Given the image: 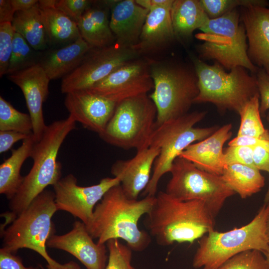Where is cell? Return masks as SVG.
<instances>
[{
    "mask_svg": "<svg viewBox=\"0 0 269 269\" xmlns=\"http://www.w3.org/2000/svg\"><path fill=\"white\" fill-rule=\"evenodd\" d=\"M206 115L205 111H195L155 125L148 146L158 147L160 152L154 163L150 181L142 192L144 196H155L160 178L170 172L174 161L181 153L189 145L204 139L219 129L216 126L194 127Z\"/></svg>",
    "mask_w": 269,
    "mask_h": 269,
    "instance_id": "obj_7",
    "label": "cell"
},
{
    "mask_svg": "<svg viewBox=\"0 0 269 269\" xmlns=\"http://www.w3.org/2000/svg\"><path fill=\"white\" fill-rule=\"evenodd\" d=\"M193 63L199 89L194 103H211L220 111L239 114L245 105L259 94L256 76L250 75L243 67L226 72L217 62L209 65L195 58Z\"/></svg>",
    "mask_w": 269,
    "mask_h": 269,
    "instance_id": "obj_6",
    "label": "cell"
},
{
    "mask_svg": "<svg viewBox=\"0 0 269 269\" xmlns=\"http://www.w3.org/2000/svg\"><path fill=\"white\" fill-rule=\"evenodd\" d=\"M117 104L86 90L68 93L64 100L69 115L76 122L99 135L105 131Z\"/></svg>",
    "mask_w": 269,
    "mask_h": 269,
    "instance_id": "obj_17",
    "label": "cell"
},
{
    "mask_svg": "<svg viewBox=\"0 0 269 269\" xmlns=\"http://www.w3.org/2000/svg\"><path fill=\"white\" fill-rule=\"evenodd\" d=\"M0 269H42L41 267H25L18 256L0 249Z\"/></svg>",
    "mask_w": 269,
    "mask_h": 269,
    "instance_id": "obj_40",
    "label": "cell"
},
{
    "mask_svg": "<svg viewBox=\"0 0 269 269\" xmlns=\"http://www.w3.org/2000/svg\"><path fill=\"white\" fill-rule=\"evenodd\" d=\"M266 233L268 240V243L269 245V214L268 216V218L267 220V223H266Z\"/></svg>",
    "mask_w": 269,
    "mask_h": 269,
    "instance_id": "obj_47",
    "label": "cell"
},
{
    "mask_svg": "<svg viewBox=\"0 0 269 269\" xmlns=\"http://www.w3.org/2000/svg\"><path fill=\"white\" fill-rule=\"evenodd\" d=\"M266 119H267V121L269 123V111L268 112V113L267 114Z\"/></svg>",
    "mask_w": 269,
    "mask_h": 269,
    "instance_id": "obj_50",
    "label": "cell"
},
{
    "mask_svg": "<svg viewBox=\"0 0 269 269\" xmlns=\"http://www.w3.org/2000/svg\"><path fill=\"white\" fill-rule=\"evenodd\" d=\"M11 23L14 31L21 35L35 51L46 47L47 39L38 2L29 9L16 12Z\"/></svg>",
    "mask_w": 269,
    "mask_h": 269,
    "instance_id": "obj_29",
    "label": "cell"
},
{
    "mask_svg": "<svg viewBox=\"0 0 269 269\" xmlns=\"http://www.w3.org/2000/svg\"><path fill=\"white\" fill-rule=\"evenodd\" d=\"M150 71L153 91L149 97L157 110L155 125L188 113L199 93L195 70L150 60Z\"/></svg>",
    "mask_w": 269,
    "mask_h": 269,
    "instance_id": "obj_9",
    "label": "cell"
},
{
    "mask_svg": "<svg viewBox=\"0 0 269 269\" xmlns=\"http://www.w3.org/2000/svg\"><path fill=\"white\" fill-rule=\"evenodd\" d=\"M171 6L149 11L138 43L133 48L141 56L162 51L175 38L170 14Z\"/></svg>",
    "mask_w": 269,
    "mask_h": 269,
    "instance_id": "obj_22",
    "label": "cell"
},
{
    "mask_svg": "<svg viewBox=\"0 0 269 269\" xmlns=\"http://www.w3.org/2000/svg\"><path fill=\"white\" fill-rule=\"evenodd\" d=\"M153 89L150 60L139 58L119 67L86 90L118 104L128 98L147 94Z\"/></svg>",
    "mask_w": 269,
    "mask_h": 269,
    "instance_id": "obj_13",
    "label": "cell"
},
{
    "mask_svg": "<svg viewBox=\"0 0 269 269\" xmlns=\"http://www.w3.org/2000/svg\"><path fill=\"white\" fill-rule=\"evenodd\" d=\"M199 1L211 19L220 17L239 6L245 7L254 5L267 7L269 5L268 1L265 0H199Z\"/></svg>",
    "mask_w": 269,
    "mask_h": 269,
    "instance_id": "obj_33",
    "label": "cell"
},
{
    "mask_svg": "<svg viewBox=\"0 0 269 269\" xmlns=\"http://www.w3.org/2000/svg\"><path fill=\"white\" fill-rule=\"evenodd\" d=\"M240 19L248 40L250 59L269 74V8L254 5L242 7Z\"/></svg>",
    "mask_w": 269,
    "mask_h": 269,
    "instance_id": "obj_19",
    "label": "cell"
},
{
    "mask_svg": "<svg viewBox=\"0 0 269 269\" xmlns=\"http://www.w3.org/2000/svg\"><path fill=\"white\" fill-rule=\"evenodd\" d=\"M108 0L92 1L77 23L81 36L93 48L108 46L116 42L110 25Z\"/></svg>",
    "mask_w": 269,
    "mask_h": 269,
    "instance_id": "obj_23",
    "label": "cell"
},
{
    "mask_svg": "<svg viewBox=\"0 0 269 269\" xmlns=\"http://www.w3.org/2000/svg\"><path fill=\"white\" fill-rule=\"evenodd\" d=\"M32 129L29 114L19 112L0 96V131H12L30 135Z\"/></svg>",
    "mask_w": 269,
    "mask_h": 269,
    "instance_id": "obj_31",
    "label": "cell"
},
{
    "mask_svg": "<svg viewBox=\"0 0 269 269\" xmlns=\"http://www.w3.org/2000/svg\"><path fill=\"white\" fill-rule=\"evenodd\" d=\"M46 246L69 253L87 269H105L107 264L108 257L105 244L95 243L82 221H75L72 230L65 234L51 236Z\"/></svg>",
    "mask_w": 269,
    "mask_h": 269,
    "instance_id": "obj_16",
    "label": "cell"
},
{
    "mask_svg": "<svg viewBox=\"0 0 269 269\" xmlns=\"http://www.w3.org/2000/svg\"><path fill=\"white\" fill-rule=\"evenodd\" d=\"M57 211L54 191L45 189L6 227L1 230L2 248L15 254L18 250H32L47 262V269H81L75 262L61 264L48 254L46 243L55 234L52 218Z\"/></svg>",
    "mask_w": 269,
    "mask_h": 269,
    "instance_id": "obj_4",
    "label": "cell"
},
{
    "mask_svg": "<svg viewBox=\"0 0 269 269\" xmlns=\"http://www.w3.org/2000/svg\"><path fill=\"white\" fill-rule=\"evenodd\" d=\"M106 247L109 256L105 269H136L131 264L133 251L127 245L113 239L106 243Z\"/></svg>",
    "mask_w": 269,
    "mask_h": 269,
    "instance_id": "obj_35",
    "label": "cell"
},
{
    "mask_svg": "<svg viewBox=\"0 0 269 269\" xmlns=\"http://www.w3.org/2000/svg\"><path fill=\"white\" fill-rule=\"evenodd\" d=\"M263 254H264L269 264V251H267V252H264L263 253Z\"/></svg>",
    "mask_w": 269,
    "mask_h": 269,
    "instance_id": "obj_49",
    "label": "cell"
},
{
    "mask_svg": "<svg viewBox=\"0 0 269 269\" xmlns=\"http://www.w3.org/2000/svg\"><path fill=\"white\" fill-rule=\"evenodd\" d=\"M136 3L148 10L165 6H171L174 0H135Z\"/></svg>",
    "mask_w": 269,
    "mask_h": 269,
    "instance_id": "obj_45",
    "label": "cell"
},
{
    "mask_svg": "<svg viewBox=\"0 0 269 269\" xmlns=\"http://www.w3.org/2000/svg\"><path fill=\"white\" fill-rule=\"evenodd\" d=\"M170 14L177 38L191 37L195 30L203 27L210 19L198 0H174Z\"/></svg>",
    "mask_w": 269,
    "mask_h": 269,
    "instance_id": "obj_27",
    "label": "cell"
},
{
    "mask_svg": "<svg viewBox=\"0 0 269 269\" xmlns=\"http://www.w3.org/2000/svg\"><path fill=\"white\" fill-rule=\"evenodd\" d=\"M55 0L38 1L47 42L67 45L81 37L77 23L55 6Z\"/></svg>",
    "mask_w": 269,
    "mask_h": 269,
    "instance_id": "obj_25",
    "label": "cell"
},
{
    "mask_svg": "<svg viewBox=\"0 0 269 269\" xmlns=\"http://www.w3.org/2000/svg\"><path fill=\"white\" fill-rule=\"evenodd\" d=\"M228 145L258 146L269 152V141L253 137L237 135L229 142Z\"/></svg>",
    "mask_w": 269,
    "mask_h": 269,
    "instance_id": "obj_43",
    "label": "cell"
},
{
    "mask_svg": "<svg viewBox=\"0 0 269 269\" xmlns=\"http://www.w3.org/2000/svg\"><path fill=\"white\" fill-rule=\"evenodd\" d=\"M256 77L261 99L260 111L261 115L265 116L269 110V74L263 69L259 68Z\"/></svg>",
    "mask_w": 269,
    "mask_h": 269,
    "instance_id": "obj_39",
    "label": "cell"
},
{
    "mask_svg": "<svg viewBox=\"0 0 269 269\" xmlns=\"http://www.w3.org/2000/svg\"><path fill=\"white\" fill-rule=\"evenodd\" d=\"M218 269H269V264L262 252L249 250L231 257Z\"/></svg>",
    "mask_w": 269,
    "mask_h": 269,
    "instance_id": "obj_34",
    "label": "cell"
},
{
    "mask_svg": "<svg viewBox=\"0 0 269 269\" xmlns=\"http://www.w3.org/2000/svg\"><path fill=\"white\" fill-rule=\"evenodd\" d=\"M232 128L231 123L219 127L208 137L189 145L179 156L202 170L221 176L225 167L223 147L232 135Z\"/></svg>",
    "mask_w": 269,
    "mask_h": 269,
    "instance_id": "obj_21",
    "label": "cell"
},
{
    "mask_svg": "<svg viewBox=\"0 0 269 269\" xmlns=\"http://www.w3.org/2000/svg\"><path fill=\"white\" fill-rule=\"evenodd\" d=\"M253 147V160L254 166L259 170L269 173V152L262 147Z\"/></svg>",
    "mask_w": 269,
    "mask_h": 269,
    "instance_id": "obj_42",
    "label": "cell"
},
{
    "mask_svg": "<svg viewBox=\"0 0 269 269\" xmlns=\"http://www.w3.org/2000/svg\"><path fill=\"white\" fill-rule=\"evenodd\" d=\"M29 135L12 131H0V153L8 151L14 143Z\"/></svg>",
    "mask_w": 269,
    "mask_h": 269,
    "instance_id": "obj_41",
    "label": "cell"
},
{
    "mask_svg": "<svg viewBox=\"0 0 269 269\" xmlns=\"http://www.w3.org/2000/svg\"><path fill=\"white\" fill-rule=\"evenodd\" d=\"M225 183L242 199L259 192L265 185V177L257 168L234 164L226 166L221 175Z\"/></svg>",
    "mask_w": 269,
    "mask_h": 269,
    "instance_id": "obj_28",
    "label": "cell"
},
{
    "mask_svg": "<svg viewBox=\"0 0 269 269\" xmlns=\"http://www.w3.org/2000/svg\"><path fill=\"white\" fill-rule=\"evenodd\" d=\"M10 1L15 12L29 9L38 2L37 0H10Z\"/></svg>",
    "mask_w": 269,
    "mask_h": 269,
    "instance_id": "obj_46",
    "label": "cell"
},
{
    "mask_svg": "<svg viewBox=\"0 0 269 269\" xmlns=\"http://www.w3.org/2000/svg\"><path fill=\"white\" fill-rule=\"evenodd\" d=\"M260 95L252 98L239 114L241 123L238 136H246L269 141V131L265 128L260 111Z\"/></svg>",
    "mask_w": 269,
    "mask_h": 269,
    "instance_id": "obj_30",
    "label": "cell"
},
{
    "mask_svg": "<svg viewBox=\"0 0 269 269\" xmlns=\"http://www.w3.org/2000/svg\"><path fill=\"white\" fill-rule=\"evenodd\" d=\"M224 161L225 167L234 164H241L256 167L253 160L252 146H229L224 151Z\"/></svg>",
    "mask_w": 269,
    "mask_h": 269,
    "instance_id": "obj_37",
    "label": "cell"
},
{
    "mask_svg": "<svg viewBox=\"0 0 269 269\" xmlns=\"http://www.w3.org/2000/svg\"><path fill=\"white\" fill-rule=\"evenodd\" d=\"M119 184L117 177H105L97 184L81 186L76 177L68 174L53 186L57 211L67 212L86 225L105 194Z\"/></svg>",
    "mask_w": 269,
    "mask_h": 269,
    "instance_id": "obj_14",
    "label": "cell"
},
{
    "mask_svg": "<svg viewBox=\"0 0 269 269\" xmlns=\"http://www.w3.org/2000/svg\"><path fill=\"white\" fill-rule=\"evenodd\" d=\"M144 224L157 244H192L214 229L215 218L201 200L181 201L165 191L155 195Z\"/></svg>",
    "mask_w": 269,
    "mask_h": 269,
    "instance_id": "obj_2",
    "label": "cell"
},
{
    "mask_svg": "<svg viewBox=\"0 0 269 269\" xmlns=\"http://www.w3.org/2000/svg\"><path fill=\"white\" fill-rule=\"evenodd\" d=\"M269 203L260 209L247 224L226 232L210 231L198 240L192 266L195 269H218L234 256L246 250L269 251L266 223Z\"/></svg>",
    "mask_w": 269,
    "mask_h": 269,
    "instance_id": "obj_5",
    "label": "cell"
},
{
    "mask_svg": "<svg viewBox=\"0 0 269 269\" xmlns=\"http://www.w3.org/2000/svg\"><path fill=\"white\" fill-rule=\"evenodd\" d=\"M140 57L134 48L116 42L106 47L93 48L72 72L63 78L61 91L66 94L87 90L119 67Z\"/></svg>",
    "mask_w": 269,
    "mask_h": 269,
    "instance_id": "obj_12",
    "label": "cell"
},
{
    "mask_svg": "<svg viewBox=\"0 0 269 269\" xmlns=\"http://www.w3.org/2000/svg\"><path fill=\"white\" fill-rule=\"evenodd\" d=\"M76 123L70 115L54 121L47 126L41 139L34 142L30 156L32 166L9 201L7 222H12L48 186H53L62 178V164L57 159L58 152L67 135L75 129Z\"/></svg>",
    "mask_w": 269,
    "mask_h": 269,
    "instance_id": "obj_3",
    "label": "cell"
},
{
    "mask_svg": "<svg viewBox=\"0 0 269 269\" xmlns=\"http://www.w3.org/2000/svg\"><path fill=\"white\" fill-rule=\"evenodd\" d=\"M159 152L158 147L149 146L136 151L133 158L118 160L112 165L111 172L120 180L121 187L129 198L137 199L145 189Z\"/></svg>",
    "mask_w": 269,
    "mask_h": 269,
    "instance_id": "obj_18",
    "label": "cell"
},
{
    "mask_svg": "<svg viewBox=\"0 0 269 269\" xmlns=\"http://www.w3.org/2000/svg\"><path fill=\"white\" fill-rule=\"evenodd\" d=\"M170 173L165 192L181 201H202L215 218L227 199L236 193L221 176L202 170L181 157L175 159Z\"/></svg>",
    "mask_w": 269,
    "mask_h": 269,
    "instance_id": "obj_11",
    "label": "cell"
},
{
    "mask_svg": "<svg viewBox=\"0 0 269 269\" xmlns=\"http://www.w3.org/2000/svg\"><path fill=\"white\" fill-rule=\"evenodd\" d=\"M41 268H42V269H44L43 268V267H41Z\"/></svg>",
    "mask_w": 269,
    "mask_h": 269,
    "instance_id": "obj_51",
    "label": "cell"
},
{
    "mask_svg": "<svg viewBox=\"0 0 269 269\" xmlns=\"http://www.w3.org/2000/svg\"><path fill=\"white\" fill-rule=\"evenodd\" d=\"M34 140L31 134L22 140L21 145L11 150V155L0 165V193L10 200L20 187L24 177L20 174L21 168L30 157Z\"/></svg>",
    "mask_w": 269,
    "mask_h": 269,
    "instance_id": "obj_26",
    "label": "cell"
},
{
    "mask_svg": "<svg viewBox=\"0 0 269 269\" xmlns=\"http://www.w3.org/2000/svg\"><path fill=\"white\" fill-rule=\"evenodd\" d=\"M264 203L265 204L269 203V188L268 189L267 192L265 196Z\"/></svg>",
    "mask_w": 269,
    "mask_h": 269,
    "instance_id": "obj_48",
    "label": "cell"
},
{
    "mask_svg": "<svg viewBox=\"0 0 269 269\" xmlns=\"http://www.w3.org/2000/svg\"><path fill=\"white\" fill-rule=\"evenodd\" d=\"M33 50L21 35L15 32L6 74L14 73L37 64Z\"/></svg>",
    "mask_w": 269,
    "mask_h": 269,
    "instance_id": "obj_32",
    "label": "cell"
},
{
    "mask_svg": "<svg viewBox=\"0 0 269 269\" xmlns=\"http://www.w3.org/2000/svg\"><path fill=\"white\" fill-rule=\"evenodd\" d=\"M15 13L10 0H0V23L12 22Z\"/></svg>",
    "mask_w": 269,
    "mask_h": 269,
    "instance_id": "obj_44",
    "label": "cell"
},
{
    "mask_svg": "<svg viewBox=\"0 0 269 269\" xmlns=\"http://www.w3.org/2000/svg\"><path fill=\"white\" fill-rule=\"evenodd\" d=\"M92 48L81 36L67 45L49 51L38 63L50 80L64 78L80 64Z\"/></svg>",
    "mask_w": 269,
    "mask_h": 269,
    "instance_id": "obj_24",
    "label": "cell"
},
{
    "mask_svg": "<svg viewBox=\"0 0 269 269\" xmlns=\"http://www.w3.org/2000/svg\"><path fill=\"white\" fill-rule=\"evenodd\" d=\"M8 78L18 86L23 94L32 122L33 139L38 142L47 127L43 117V104L48 95L50 80L39 63L8 75Z\"/></svg>",
    "mask_w": 269,
    "mask_h": 269,
    "instance_id": "obj_15",
    "label": "cell"
},
{
    "mask_svg": "<svg viewBox=\"0 0 269 269\" xmlns=\"http://www.w3.org/2000/svg\"><path fill=\"white\" fill-rule=\"evenodd\" d=\"M15 31L11 22L0 23V77L6 74Z\"/></svg>",
    "mask_w": 269,
    "mask_h": 269,
    "instance_id": "obj_36",
    "label": "cell"
},
{
    "mask_svg": "<svg viewBox=\"0 0 269 269\" xmlns=\"http://www.w3.org/2000/svg\"><path fill=\"white\" fill-rule=\"evenodd\" d=\"M236 9L215 18L210 19L196 35L203 42L199 52L203 59L215 60L224 68L231 70L240 66L257 73L259 68L250 59L245 28Z\"/></svg>",
    "mask_w": 269,
    "mask_h": 269,
    "instance_id": "obj_8",
    "label": "cell"
},
{
    "mask_svg": "<svg viewBox=\"0 0 269 269\" xmlns=\"http://www.w3.org/2000/svg\"><path fill=\"white\" fill-rule=\"evenodd\" d=\"M110 8V25L116 42L133 48L138 42L149 10L135 0H108Z\"/></svg>",
    "mask_w": 269,
    "mask_h": 269,
    "instance_id": "obj_20",
    "label": "cell"
},
{
    "mask_svg": "<svg viewBox=\"0 0 269 269\" xmlns=\"http://www.w3.org/2000/svg\"><path fill=\"white\" fill-rule=\"evenodd\" d=\"M157 110L147 94L119 103L105 131L99 135L106 143L136 151L148 147L155 126Z\"/></svg>",
    "mask_w": 269,
    "mask_h": 269,
    "instance_id": "obj_10",
    "label": "cell"
},
{
    "mask_svg": "<svg viewBox=\"0 0 269 269\" xmlns=\"http://www.w3.org/2000/svg\"><path fill=\"white\" fill-rule=\"evenodd\" d=\"M155 196L138 200L129 198L120 184L111 188L95 206L86 229L99 244L113 239H122L133 251L142 252L151 243V236L139 229V220L147 214Z\"/></svg>",
    "mask_w": 269,
    "mask_h": 269,
    "instance_id": "obj_1",
    "label": "cell"
},
{
    "mask_svg": "<svg viewBox=\"0 0 269 269\" xmlns=\"http://www.w3.org/2000/svg\"><path fill=\"white\" fill-rule=\"evenodd\" d=\"M92 1L88 0H56L55 6L77 23Z\"/></svg>",
    "mask_w": 269,
    "mask_h": 269,
    "instance_id": "obj_38",
    "label": "cell"
}]
</instances>
